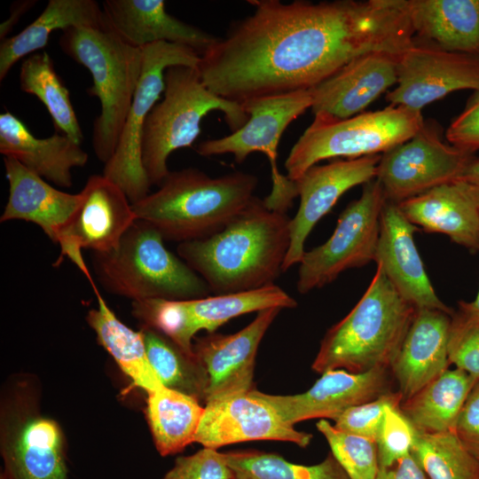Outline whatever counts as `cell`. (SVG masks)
<instances>
[{
    "instance_id": "37",
    "label": "cell",
    "mask_w": 479,
    "mask_h": 479,
    "mask_svg": "<svg viewBox=\"0 0 479 479\" xmlns=\"http://www.w3.org/2000/svg\"><path fill=\"white\" fill-rule=\"evenodd\" d=\"M316 427L349 479H376L380 464L375 441L339 430L326 419Z\"/></svg>"
},
{
    "instance_id": "28",
    "label": "cell",
    "mask_w": 479,
    "mask_h": 479,
    "mask_svg": "<svg viewBox=\"0 0 479 479\" xmlns=\"http://www.w3.org/2000/svg\"><path fill=\"white\" fill-rule=\"evenodd\" d=\"M412 26L424 43L479 55V0H408Z\"/></svg>"
},
{
    "instance_id": "46",
    "label": "cell",
    "mask_w": 479,
    "mask_h": 479,
    "mask_svg": "<svg viewBox=\"0 0 479 479\" xmlns=\"http://www.w3.org/2000/svg\"><path fill=\"white\" fill-rule=\"evenodd\" d=\"M35 1H18L13 3L11 6L10 16L0 26V38L1 41L6 38V35L15 24L19 21L20 17L28 11Z\"/></svg>"
},
{
    "instance_id": "26",
    "label": "cell",
    "mask_w": 479,
    "mask_h": 479,
    "mask_svg": "<svg viewBox=\"0 0 479 479\" xmlns=\"http://www.w3.org/2000/svg\"><path fill=\"white\" fill-rule=\"evenodd\" d=\"M0 153L64 188L73 184L72 169L88 162V153L80 144L59 132L48 137H36L9 111L0 114Z\"/></svg>"
},
{
    "instance_id": "10",
    "label": "cell",
    "mask_w": 479,
    "mask_h": 479,
    "mask_svg": "<svg viewBox=\"0 0 479 479\" xmlns=\"http://www.w3.org/2000/svg\"><path fill=\"white\" fill-rule=\"evenodd\" d=\"M296 301L276 284L259 289L208 295L189 300L161 298L132 302V314L143 323L194 355L192 339L196 333L216 329L232 318L271 308L289 309Z\"/></svg>"
},
{
    "instance_id": "43",
    "label": "cell",
    "mask_w": 479,
    "mask_h": 479,
    "mask_svg": "<svg viewBox=\"0 0 479 479\" xmlns=\"http://www.w3.org/2000/svg\"><path fill=\"white\" fill-rule=\"evenodd\" d=\"M454 434L462 446L479 461V379L460 411Z\"/></svg>"
},
{
    "instance_id": "31",
    "label": "cell",
    "mask_w": 479,
    "mask_h": 479,
    "mask_svg": "<svg viewBox=\"0 0 479 479\" xmlns=\"http://www.w3.org/2000/svg\"><path fill=\"white\" fill-rule=\"evenodd\" d=\"M93 290L98 307L89 310L86 318L99 344L114 357L134 385L146 393L162 387L148 359L142 331L136 332L122 323L108 307L97 287Z\"/></svg>"
},
{
    "instance_id": "39",
    "label": "cell",
    "mask_w": 479,
    "mask_h": 479,
    "mask_svg": "<svg viewBox=\"0 0 479 479\" xmlns=\"http://www.w3.org/2000/svg\"><path fill=\"white\" fill-rule=\"evenodd\" d=\"M403 397L398 390L389 391L379 397L348 408L335 419L334 426L342 431L377 440L388 405L399 406Z\"/></svg>"
},
{
    "instance_id": "38",
    "label": "cell",
    "mask_w": 479,
    "mask_h": 479,
    "mask_svg": "<svg viewBox=\"0 0 479 479\" xmlns=\"http://www.w3.org/2000/svg\"><path fill=\"white\" fill-rule=\"evenodd\" d=\"M416 435V429L399 406L388 405L376 440L380 467L390 466L409 455Z\"/></svg>"
},
{
    "instance_id": "27",
    "label": "cell",
    "mask_w": 479,
    "mask_h": 479,
    "mask_svg": "<svg viewBox=\"0 0 479 479\" xmlns=\"http://www.w3.org/2000/svg\"><path fill=\"white\" fill-rule=\"evenodd\" d=\"M7 479H68L63 436L52 420L32 417L3 446Z\"/></svg>"
},
{
    "instance_id": "4",
    "label": "cell",
    "mask_w": 479,
    "mask_h": 479,
    "mask_svg": "<svg viewBox=\"0 0 479 479\" xmlns=\"http://www.w3.org/2000/svg\"><path fill=\"white\" fill-rule=\"evenodd\" d=\"M416 310L376 266L370 285L355 307L325 334L312 370L323 373L342 369L360 373L390 369Z\"/></svg>"
},
{
    "instance_id": "15",
    "label": "cell",
    "mask_w": 479,
    "mask_h": 479,
    "mask_svg": "<svg viewBox=\"0 0 479 479\" xmlns=\"http://www.w3.org/2000/svg\"><path fill=\"white\" fill-rule=\"evenodd\" d=\"M479 90V55L448 51L415 38L397 59V80L386 99L396 106L421 109L449 93Z\"/></svg>"
},
{
    "instance_id": "42",
    "label": "cell",
    "mask_w": 479,
    "mask_h": 479,
    "mask_svg": "<svg viewBox=\"0 0 479 479\" xmlns=\"http://www.w3.org/2000/svg\"><path fill=\"white\" fill-rule=\"evenodd\" d=\"M449 144L470 153L479 151V90L467 100L463 111L445 132Z\"/></svg>"
},
{
    "instance_id": "33",
    "label": "cell",
    "mask_w": 479,
    "mask_h": 479,
    "mask_svg": "<svg viewBox=\"0 0 479 479\" xmlns=\"http://www.w3.org/2000/svg\"><path fill=\"white\" fill-rule=\"evenodd\" d=\"M19 80L22 91L35 96L44 105L56 132L81 145L83 134L69 90L59 77L48 52H35L27 57L21 63Z\"/></svg>"
},
{
    "instance_id": "8",
    "label": "cell",
    "mask_w": 479,
    "mask_h": 479,
    "mask_svg": "<svg viewBox=\"0 0 479 479\" xmlns=\"http://www.w3.org/2000/svg\"><path fill=\"white\" fill-rule=\"evenodd\" d=\"M424 123L421 112L396 106L347 119L315 114L285 161L287 177L295 182L323 160L383 153L412 138Z\"/></svg>"
},
{
    "instance_id": "32",
    "label": "cell",
    "mask_w": 479,
    "mask_h": 479,
    "mask_svg": "<svg viewBox=\"0 0 479 479\" xmlns=\"http://www.w3.org/2000/svg\"><path fill=\"white\" fill-rule=\"evenodd\" d=\"M147 395L145 415L158 452L173 455L194 442L204 412L199 401L164 386Z\"/></svg>"
},
{
    "instance_id": "7",
    "label": "cell",
    "mask_w": 479,
    "mask_h": 479,
    "mask_svg": "<svg viewBox=\"0 0 479 479\" xmlns=\"http://www.w3.org/2000/svg\"><path fill=\"white\" fill-rule=\"evenodd\" d=\"M164 82L163 98L149 113L142 137L143 167L151 185L158 186L170 172L167 164L170 153L192 145L209 112H222L232 132L249 117L241 104L208 90L195 67L171 66L164 73Z\"/></svg>"
},
{
    "instance_id": "40",
    "label": "cell",
    "mask_w": 479,
    "mask_h": 479,
    "mask_svg": "<svg viewBox=\"0 0 479 479\" xmlns=\"http://www.w3.org/2000/svg\"><path fill=\"white\" fill-rule=\"evenodd\" d=\"M162 479H235L224 452L204 447L189 456L177 458Z\"/></svg>"
},
{
    "instance_id": "5",
    "label": "cell",
    "mask_w": 479,
    "mask_h": 479,
    "mask_svg": "<svg viewBox=\"0 0 479 479\" xmlns=\"http://www.w3.org/2000/svg\"><path fill=\"white\" fill-rule=\"evenodd\" d=\"M59 43L66 55L91 74L93 84L87 92L101 106L93 123L92 148L106 164L115 152L141 77L142 49L124 42L106 24L67 28Z\"/></svg>"
},
{
    "instance_id": "20",
    "label": "cell",
    "mask_w": 479,
    "mask_h": 479,
    "mask_svg": "<svg viewBox=\"0 0 479 479\" xmlns=\"http://www.w3.org/2000/svg\"><path fill=\"white\" fill-rule=\"evenodd\" d=\"M418 227L398 205L386 201L381 216L374 257L398 294L416 309H433L453 314L437 296L414 242Z\"/></svg>"
},
{
    "instance_id": "24",
    "label": "cell",
    "mask_w": 479,
    "mask_h": 479,
    "mask_svg": "<svg viewBox=\"0 0 479 479\" xmlns=\"http://www.w3.org/2000/svg\"><path fill=\"white\" fill-rule=\"evenodd\" d=\"M4 164L9 196L0 221L31 222L58 244L80 207L81 192L72 194L54 188L14 158L4 157Z\"/></svg>"
},
{
    "instance_id": "14",
    "label": "cell",
    "mask_w": 479,
    "mask_h": 479,
    "mask_svg": "<svg viewBox=\"0 0 479 479\" xmlns=\"http://www.w3.org/2000/svg\"><path fill=\"white\" fill-rule=\"evenodd\" d=\"M80 192V207L58 242V263L67 257L94 287L82 250L106 253L114 249L137 218L122 189L103 174L90 176Z\"/></svg>"
},
{
    "instance_id": "44",
    "label": "cell",
    "mask_w": 479,
    "mask_h": 479,
    "mask_svg": "<svg viewBox=\"0 0 479 479\" xmlns=\"http://www.w3.org/2000/svg\"><path fill=\"white\" fill-rule=\"evenodd\" d=\"M376 479H428L410 453L390 466L380 467Z\"/></svg>"
},
{
    "instance_id": "9",
    "label": "cell",
    "mask_w": 479,
    "mask_h": 479,
    "mask_svg": "<svg viewBox=\"0 0 479 479\" xmlns=\"http://www.w3.org/2000/svg\"><path fill=\"white\" fill-rule=\"evenodd\" d=\"M241 105L249 115L247 122L228 136L200 143L196 152L201 156L231 153L237 163L252 153H264L271 164L272 188L263 200L269 208L287 213L298 194L295 182L278 169L277 149L288 125L311 108L310 90L254 98Z\"/></svg>"
},
{
    "instance_id": "16",
    "label": "cell",
    "mask_w": 479,
    "mask_h": 479,
    "mask_svg": "<svg viewBox=\"0 0 479 479\" xmlns=\"http://www.w3.org/2000/svg\"><path fill=\"white\" fill-rule=\"evenodd\" d=\"M393 381L389 368L360 373L334 369L323 373L301 394L271 395L254 389L249 393L271 407L284 422L294 426L316 418L334 420L349 407L391 391Z\"/></svg>"
},
{
    "instance_id": "17",
    "label": "cell",
    "mask_w": 479,
    "mask_h": 479,
    "mask_svg": "<svg viewBox=\"0 0 479 479\" xmlns=\"http://www.w3.org/2000/svg\"><path fill=\"white\" fill-rule=\"evenodd\" d=\"M381 155L334 160L310 168L295 181L300 205L290 219V246L282 271L300 263L308 235L317 223L351 188L374 179Z\"/></svg>"
},
{
    "instance_id": "29",
    "label": "cell",
    "mask_w": 479,
    "mask_h": 479,
    "mask_svg": "<svg viewBox=\"0 0 479 479\" xmlns=\"http://www.w3.org/2000/svg\"><path fill=\"white\" fill-rule=\"evenodd\" d=\"M106 25L103 10L94 0H50L42 13L19 34L0 44V81L22 58L43 49L55 30L72 27H101Z\"/></svg>"
},
{
    "instance_id": "3",
    "label": "cell",
    "mask_w": 479,
    "mask_h": 479,
    "mask_svg": "<svg viewBox=\"0 0 479 479\" xmlns=\"http://www.w3.org/2000/svg\"><path fill=\"white\" fill-rule=\"evenodd\" d=\"M257 177L233 172L211 177L195 168L170 171L159 189L132 203L164 240L180 243L205 239L222 230L255 197Z\"/></svg>"
},
{
    "instance_id": "36",
    "label": "cell",
    "mask_w": 479,
    "mask_h": 479,
    "mask_svg": "<svg viewBox=\"0 0 479 479\" xmlns=\"http://www.w3.org/2000/svg\"><path fill=\"white\" fill-rule=\"evenodd\" d=\"M411 454L428 479H479V461L454 432H417Z\"/></svg>"
},
{
    "instance_id": "35",
    "label": "cell",
    "mask_w": 479,
    "mask_h": 479,
    "mask_svg": "<svg viewBox=\"0 0 479 479\" xmlns=\"http://www.w3.org/2000/svg\"><path fill=\"white\" fill-rule=\"evenodd\" d=\"M235 479H349L332 453L320 463L306 466L276 453L259 451L224 452Z\"/></svg>"
},
{
    "instance_id": "41",
    "label": "cell",
    "mask_w": 479,
    "mask_h": 479,
    "mask_svg": "<svg viewBox=\"0 0 479 479\" xmlns=\"http://www.w3.org/2000/svg\"><path fill=\"white\" fill-rule=\"evenodd\" d=\"M449 358L455 367L479 379V324L464 327L451 326Z\"/></svg>"
},
{
    "instance_id": "47",
    "label": "cell",
    "mask_w": 479,
    "mask_h": 479,
    "mask_svg": "<svg viewBox=\"0 0 479 479\" xmlns=\"http://www.w3.org/2000/svg\"><path fill=\"white\" fill-rule=\"evenodd\" d=\"M459 180L479 186V157L469 165Z\"/></svg>"
},
{
    "instance_id": "13",
    "label": "cell",
    "mask_w": 479,
    "mask_h": 479,
    "mask_svg": "<svg viewBox=\"0 0 479 479\" xmlns=\"http://www.w3.org/2000/svg\"><path fill=\"white\" fill-rule=\"evenodd\" d=\"M476 158L445 143L438 126L425 122L412 138L381 154L375 179L386 200L398 204L459 180Z\"/></svg>"
},
{
    "instance_id": "12",
    "label": "cell",
    "mask_w": 479,
    "mask_h": 479,
    "mask_svg": "<svg viewBox=\"0 0 479 479\" xmlns=\"http://www.w3.org/2000/svg\"><path fill=\"white\" fill-rule=\"evenodd\" d=\"M386 201L378 180L365 184L361 196L339 216L331 237L324 244L305 251L298 270L299 293L320 288L347 270L374 262Z\"/></svg>"
},
{
    "instance_id": "19",
    "label": "cell",
    "mask_w": 479,
    "mask_h": 479,
    "mask_svg": "<svg viewBox=\"0 0 479 479\" xmlns=\"http://www.w3.org/2000/svg\"><path fill=\"white\" fill-rule=\"evenodd\" d=\"M312 435L296 430L262 400L249 392L208 402L194 442L204 447L257 440L284 441L306 447Z\"/></svg>"
},
{
    "instance_id": "18",
    "label": "cell",
    "mask_w": 479,
    "mask_h": 479,
    "mask_svg": "<svg viewBox=\"0 0 479 479\" xmlns=\"http://www.w3.org/2000/svg\"><path fill=\"white\" fill-rule=\"evenodd\" d=\"M280 310L271 308L259 311L251 323L235 334L210 333L196 339L193 353L206 378V404L253 389L258 347Z\"/></svg>"
},
{
    "instance_id": "48",
    "label": "cell",
    "mask_w": 479,
    "mask_h": 479,
    "mask_svg": "<svg viewBox=\"0 0 479 479\" xmlns=\"http://www.w3.org/2000/svg\"><path fill=\"white\" fill-rule=\"evenodd\" d=\"M474 186H475V196H476L478 206H479V186H476V185H474Z\"/></svg>"
},
{
    "instance_id": "21",
    "label": "cell",
    "mask_w": 479,
    "mask_h": 479,
    "mask_svg": "<svg viewBox=\"0 0 479 479\" xmlns=\"http://www.w3.org/2000/svg\"><path fill=\"white\" fill-rule=\"evenodd\" d=\"M399 54L361 55L311 88L314 115L347 119L363 113L374 99L397 83Z\"/></svg>"
},
{
    "instance_id": "1",
    "label": "cell",
    "mask_w": 479,
    "mask_h": 479,
    "mask_svg": "<svg viewBox=\"0 0 479 479\" xmlns=\"http://www.w3.org/2000/svg\"><path fill=\"white\" fill-rule=\"evenodd\" d=\"M197 67L216 95L243 104L310 90L372 52L399 54L414 39L408 0H248Z\"/></svg>"
},
{
    "instance_id": "6",
    "label": "cell",
    "mask_w": 479,
    "mask_h": 479,
    "mask_svg": "<svg viewBox=\"0 0 479 479\" xmlns=\"http://www.w3.org/2000/svg\"><path fill=\"white\" fill-rule=\"evenodd\" d=\"M93 265L106 290L132 302L189 300L211 294L205 280L165 247L159 231L142 220L132 224L114 249L94 253Z\"/></svg>"
},
{
    "instance_id": "11",
    "label": "cell",
    "mask_w": 479,
    "mask_h": 479,
    "mask_svg": "<svg viewBox=\"0 0 479 479\" xmlns=\"http://www.w3.org/2000/svg\"><path fill=\"white\" fill-rule=\"evenodd\" d=\"M142 51L141 77L115 152L103 170L131 204L147 196L152 185L143 167L142 137L145 120L164 91V73L175 65L197 68L201 58L189 47L165 42L149 44Z\"/></svg>"
},
{
    "instance_id": "22",
    "label": "cell",
    "mask_w": 479,
    "mask_h": 479,
    "mask_svg": "<svg viewBox=\"0 0 479 479\" xmlns=\"http://www.w3.org/2000/svg\"><path fill=\"white\" fill-rule=\"evenodd\" d=\"M452 315L439 310L417 309L390 366L403 400L449 369Z\"/></svg>"
},
{
    "instance_id": "25",
    "label": "cell",
    "mask_w": 479,
    "mask_h": 479,
    "mask_svg": "<svg viewBox=\"0 0 479 479\" xmlns=\"http://www.w3.org/2000/svg\"><path fill=\"white\" fill-rule=\"evenodd\" d=\"M405 217L428 232L479 251V206L475 186L458 180L397 204Z\"/></svg>"
},
{
    "instance_id": "2",
    "label": "cell",
    "mask_w": 479,
    "mask_h": 479,
    "mask_svg": "<svg viewBox=\"0 0 479 479\" xmlns=\"http://www.w3.org/2000/svg\"><path fill=\"white\" fill-rule=\"evenodd\" d=\"M290 217L254 197L222 230L179 243L178 255L208 284L214 295L274 284L290 246Z\"/></svg>"
},
{
    "instance_id": "49",
    "label": "cell",
    "mask_w": 479,
    "mask_h": 479,
    "mask_svg": "<svg viewBox=\"0 0 479 479\" xmlns=\"http://www.w3.org/2000/svg\"><path fill=\"white\" fill-rule=\"evenodd\" d=\"M1 479H7V478L4 475H2Z\"/></svg>"
},
{
    "instance_id": "34",
    "label": "cell",
    "mask_w": 479,
    "mask_h": 479,
    "mask_svg": "<svg viewBox=\"0 0 479 479\" xmlns=\"http://www.w3.org/2000/svg\"><path fill=\"white\" fill-rule=\"evenodd\" d=\"M147 357L161 384L204 402L206 378L195 355H189L163 334L143 326Z\"/></svg>"
},
{
    "instance_id": "30",
    "label": "cell",
    "mask_w": 479,
    "mask_h": 479,
    "mask_svg": "<svg viewBox=\"0 0 479 479\" xmlns=\"http://www.w3.org/2000/svg\"><path fill=\"white\" fill-rule=\"evenodd\" d=\"M477 378L455 367L447 369L399 404L419 433L454 432L460 411Z\"/></svg>"
},
{
    "instance_id": "23",
    "label": "cell",
    "mask_w": 479,
    "mask_h": 479,
    "mask_svg": "<svg viewBox=\"0 0 479 479\" xmlns=\"http://www.w3.org/2000/svg\"><path fill=\"white\" fill-rule=\"evenodd\" d=\"M103 12L114 33L140 49L165 42L189 47L201 57L218 39L170 15L162 0H106Z\"/></svg>"
},
{
    "instance_id": "45",
    "label": "cell",
    "mask_w": 479,
    "mask_h": 479,
    "mask_svg": "<svg viewBox=\"0 0 479 479\" xmlns=\"http://www.w3.org/2000/svg\"><path fill=\"white\" fill-rule=\"evenodd\" d=\"M479 324V291L472 302L459 301L452 315V327H464Z\"/></svg>"
}]
</instances>
